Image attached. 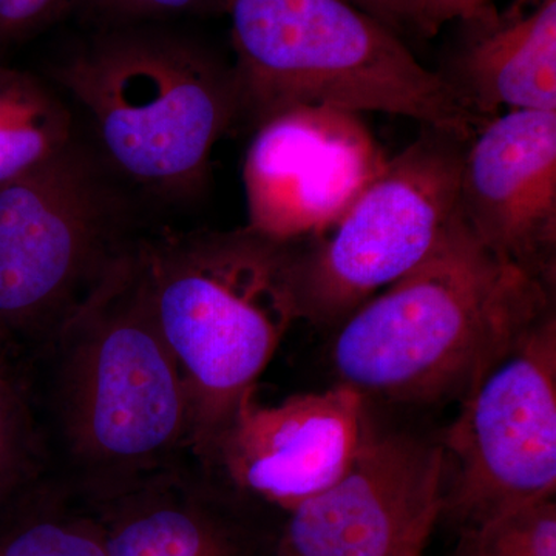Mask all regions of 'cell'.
<instances>
[{
    "label": "cell",
    "mask_w": 556,
    "mask_h": 556,
    "mask_svg": "<svg viewBox=\"0 0 556 556\" xmlns=\"http://www.w3.org/2000/svg\"><path fill=\"white\" fill-rule=\"evenodd\" d=\"M457 22L437 75L460 108L484 123L504 108L556 112V0L490 3Z\"/></svg>",
    "instance_id": "obj_13"
},
{
    "label": "cell",
    "mask_w": 556,
    "mask_h": 556,
    "mask_svg": "<svg viewBox=\"0 0 556 556\" xmlns=\"http://www.w3.org/2000/svg\"><path fill=\"white\" fill-rule=\"evenodd\" d=\"M3 346H5V345H3L2 340H0V353H2Z\"/></svg>",
    "instance_id": "obj_23"
},
{
    "label": "cell",
    "mask_w": 556,
    "mask_h": 556,
    "mask_svg": "<svg viewBox=\"0 0 556 556\" xmlns=\"http://www.w3.org/2000/svg\"><path fill=\"white\" fill-rule=\"evenodd\" d=\"M348 2L365 11L399 36L408 30L407 0H348Z\"/></svg>",
    "instance_id": "obj_22"
},
{
    "label": "cell",
    "mask_w": 556,
    "mask_h": 556,
    "mask_svg": "<svg viewBox=\"0 0 556 556\" xmlns=\"http://www.w3.org/2000/svg\"><path fill=\"white\" fill-rule=\"evenodd\" d=\"M456 556H556L555 500L541 501L460 532Z\"/></svg>",
    "instance_id": "obj_17"
},
{
    "label": "cell",
    "mask_w": 556,
    "mask_h": 556,
    "mask_svg": "<svg viewBox=\"0 0 556 556\" xmlns=\"http://www.w3.org/2000/svg\"><path fill=\"white\" fill-rule=\"evenodd\" d=\"M78 9L104 30L222 10V0H80Z\"/></svg>",
    "instance_id": "obj_19"
},
{
    "label": "cell",
    "mask_w": 556,
    "mask_h": 556,
    "mask_svg": "<svg viewBox=\"0 0 556 556\" xmlns=\"http://www.w3.org/2000/svg\"><path fill=\"white\" fill-rule=\"evenodd\" d=\"M76 139L0 186V340L47 346L135 247L130 192Z\"/></svg>",
    "instance_id": "obj_6"
},
{
    "label": "cell",
    "mask_w": 556,
    "mask_h": 556,
    "mask_svg": "<svg viewBox=\"0 0 556 556\" xmlns=\"http://www.w3.org/2000/svg\"><path fill=\"white\" fill-rule=\"evenodd\" d=\"M299 249L248 226L139 237L146 298L188 390L197 464L302 318Z\"/></svg>",
    "instance_id": "obj_3"
},
{
    "label": "cell",
    "mask_w": 556,
    "mask_h": 556,
    "mask_svg": "<svg viewBox=\"0 0 556 556\" xmlns=\"http://www.w3.org/2000/svg\"><path fill=\"white\" fill-rule=\"evenodd\" d=\"M459 212L497 257L554 291L556 112L508 110L470 138Z\"/></svg>",
    "instance_id": "obj_12"
},
{
    "label": "cell",
    "mask_w": 556,
    "mask_h": 556,
    "mask_svg": "<svg viewBox=\"0 0 556 556\" xmlns=\"http://www.w3.org/2000/svg\"><path fill=\"white\" fill-rule=\"evenodd\" d=\"M442 479L439 441L367 422L346 473L288 511L270 556H424Z\"/></svg>",
    "instance_id": "obj_9"
},
{
    "label": "cell",
    "mask_w": 556,
    "mask_h": 556,
    "mask_svg": "<svg viewBox=\"0 0 556 556\" xmlns=\"http://www.w3.org/2000/svg\"><path fill=\"white\" fill-rule=\"evenodd\" d=\"M80 0H0V46L21 42L49 27Z\"/></svg>",
    "instance_id": "obj_20"
},
{
    "label": "cell",
    "mask_w": 556,
    "mask_h": 556,
    "mask_svg": "<svg viewBox=\"0 0 556 556\" xmlns=\"http://www.w3.org/2000/svg\"><path fill=\"white\" fill-rule=\"evenodd\" d=\"M493 0H407L408 30L431 38L450 22L463 21Z\"/></svg>",
    "instance_id": "obj_21"
},
{
    "label": "cell",
    "mask_w": 556,
    "mask_h": 556,
    "mask_svg": "<svg viewBox=\"0 0 556 556\" xmlns=\"http://www.w3.org/2000/svg\"><path fill=\"white\" fill-rule=\"evenodd\" d=\"M109 556H270L199 466L182 460L90 503Z\"/></svg>",
    "instance_id": "obj_14"
},
{
    "label": "cell",
    "mask_w": 556,
    "mask_h": 556,
    "mask_svg": "<svg viewBox=\"0 0 556 556\" xmlns=\"http://www.w3.org/2000/svg\"><path fill=\"white\" fill-rule=\"evenodd\" d=\"M47 450L27 391L0 369V501L42 475Z\"/></svg>",
    "instance_id": "obj_16"
},
{
    "label": "cell",
    "mask_w": 556,
    "mask_h": 556,
    "mask_svg": "<svg viewBox=\"0 0 556 556\" xmlns=\"http://www.w3.org/2000/svg\"><path fill=\"white\" fill-rule=\"evenodd\" d=\"M442 515L464 530L555 500L556 318L529 325L463 396L439 441Z\"/></svg>",
    "instance_id": "obj_7"
},
{
    "label": "cell",
    "mask_w": 556,
    "mask_h": 556,
    "mask_svg": "<svg viewBox=\"0 0 556 556\" xmlns=\"http://www.w3.org/2000/svg\"><path fill=\"white\" fill-rule=\"evenodd\" d=\"M153 25L104 28L53 72L89 119L94 152L129 189L199 197L219 139L240 121L232 64Z\"/></svg>",
    "instance_id": "obj_4"
},
{
    "label": "cell",
    "mask_w": 556,
    "mask_h": 556,
    "mask_svg": "<svg viewBox=\"0 0 556 556\" xmlns=\"http://www.w3.org/2000/svg\"><path fill=\"white\" fill-rule=\"evenodd\" d=\"M230 17L240 119L298 105L383 112L471 138L470 115L401 36L348 0H222Z\"/></svg>",
    "instance_id": "obj_5"
},
{
    "label": "cell",
    "mask_w": 556,
    "mask_h": 556,
    "mask_svg": "<svg viewBox=\"0 0 556 556\" xmlns=\"http://www.w3.org/2000/svg\"><path fill=\"white\" fill-rule=\"evenodd\" d=\"M0 556H109L93 515H40L0 541Z\"/></svg>",
    "instance_id": "obj_18"
},
{
    "label": "cell",
    "mask_w": 556,
    "mask_h": 556,
    "mask_svg": "<svg viewBox=\"0 0 556 556\" xmlns=\"http://www.w3.org/2000/svg\"><path fill=\"white\" fill-rule=\"evenodd\" d=\"M470 138L424 126L345 215L299 249L302 318L339 324L407 276L437 249L459 214V182Z\"/></svg>",
    "instance_id": "obj_8"
},
{
    "label": "cell",
    "mask_w": 556,
    "mask_h": 556,
    "mask_svg": "<svg viewBox=\"0 0 556 556\" xmlns=\"http://www.w3.org/2000/svg\"><path fill=\"white\" fill-rule=\"evenodd\" d=\"M552 306V289L482 243L456 215L417 268L340 321V383L402 404L460 397Z\"/></svg>",
    "instance_id": "obj_2"
},
{
    "label": "cell",
    "mask_w": 556,
    "mask_h": 556,
    "mask_svg": "<svg viewBox=\"0 0 556 556\" xmlns=\"http://www.w3.org/2000/svg\"><path fill=\"white\" fill-rule=\"evenodd\" d=\"M137 243L46 346L54 358L58 439L73 485L89 503L189 453L188 390L150 311Z\"/></svg>",
    "instance_id": "obj_1"
},
{
    "label": "cell",
    "mask_w": 556,
    "mask_h": 556,
    "mask_svg": "<svg viewBox=\"0 0 556 556\" xmlns=\"http://www.w3.org/2000/svg\"><path fill=\"white\" fill-rule=\"evenodd\" d=\"M76 141L73 116L38 76L0 67V186L49 163Z\"/></svg>",
    "instance_id": "obj_15"
},
{
    "label": "cell",
    "mask_w": 556,
    "mask_h": 556,
    "mask_svg": "<svg viewBox=\"0 0 556 556\" xmlns=\"http://www.w3.org/2000/svg\"><path fill=\"white\" fill-rule=\"evenodd\" d=\"M367 422L365 397L345 383L276 405L258 404L254 391L199 466L288 514L346 473Z\"/></svg>",
    "instance_id": "obj_11"
},
{
    "label": "cell",
    "mask_w": 556,
    "mask_h": 556,
    "mask_svg": "<svg viewBox=\"0 0 556 556\" xmlns=\"http://www.w3.org/2000/svg\"><path fill=\"white\" fill-rule=\"evenodd\" d=\"M452 556H456L455 554H453Z\"/></svg>",
    "instance_id": "obj_24"
},
{
    "label": "cell",
    "mask_w": 556,
    "mask_h": 556,
    "mask_svg": "<svg viewBox=\"0 0 556 556\" xmlns=\"http://www.w3.org/2000/svg\"><path fill=\"white\" fill-rule=\"evenodd\" d=\"M387 159L358 113L298 105L255 127L244 156L248 228L278 243L338 225Z\"/></svg>",
    "instance_id": "obj_10"
}]
</instances>
